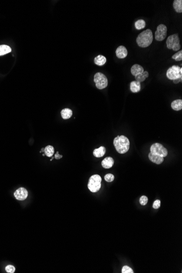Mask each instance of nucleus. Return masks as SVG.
I'll list each match as a JSON object with an SVG mask.
<instances>
[{
  "label": "nucleus",
  "instance_id": "obj_5",
  "mask_svg": "<svg viewBox=\"0 0 182 273\" xmlns=\"http://www.w3.org/2000/svg\"><path fill=\"white\" fill-rule=\"evenodd\" d=\"M94 81L96 87L99 90H103L108 86V78L104 74L100 72L95 74Z\"/></svg>",
  "mask_w": 182,
  "mask_h": 273
},
{
  "label": "nucleus",
  "instance_id": "obj_17",
  "mask_svg": "<svg viewBox=\"0 0 182 273\" xmlns=\"http://www.w3.org/2000/svg\"><path fill=\"white\" fill-rule=\"evenodd\" d=\"M171 108L175 111H180L182 109V99H177L173 101L171 104Z\"/></svg>",
  "mask_w": 182,
  "mask_h": 273
},
{
  "label": "nucleus",
  "instance_id": "obj_26",
  "mask_svg": "<svg viewBox=\"0 0 182 273\" xmlns=\"http://www.w3.org/2000/svg\"><path fill=\"white\" fill-rule=\"evenodd\" d=\"M104 179H105L106 181H108V182H111V181H114L115 176H114L113 174L108 173V174L106 175L105 176H104Z\"/></svg>",
  "mask_w": 182,
  "mask_h": 273
},
{
  "label": "nucleus",
  "instance_id": "obj_3",
  "mask_svg": "<svg viewBox=\"0 0 182 273\" xmlns=\"http://www.w3.org/2000/svg\"><path fill=\"white\" fill-rule=\"evenodd\" d=\"M101 178L99 175H93L89 179L88 188L92 193H97L101 188Z\"/></svg>",
  "mask_w": 182,
  "mask_h": 273
},
{
  "label": "nucleus",
  "instance_id": "obj_8",
  "mask_svg": "<svg viewBox=\"0 0 182 273\" xmlns=\"http://www.w3.org/2000/svg\"><path fill=\"white\" fill-rule=\"evenodd\" d=\"M167 36V27L164 24H160L157 27L155 33V39L157 41L164 40Z\"/></svg>",
  "mask_w": 182,
  "mask_h": 273
},
{
  "label": "nucleus",
  "instance_id": "obj_16",
  "mask_svg": "<svg viewBox=\"0 0 182 273\" xmlns=\"http://www.w3.org/2000/svg\"><path fill=\"white\" fill-rule=\"evenodd\" d=\"M95 63L97 65L102 66L104 65L106 62V58L105 56L99 55L95 58Z\"/></svg>",
  "mask_w": 182,
  "mask_h": 273
},
{
  "label": "nucleus",
  "instance_id": "obj_14",
  "mask_svg": "<svg viewBox=\"0 0 182 273\" xmlns=\"http://www.w3.org/2000/svg\"><path fill=\"white\" fill-rule=\"evenodd\" d=\"M130 88H131V91L133 93H137V92H139L141 90L140 83L136 81H132L130 85Z\"/></svg>",
  "mask_w": 182,
  "mask_h": 273
},
{
  "label": "nucleus",
  "instance_id": "obj_28",
  "mask_svg": "<svg viewBox=\"0 0 182 273\" xmlns=\"http://www.w3.org/2000/svg\"><path fill=\"white\" fill-rule=\"evenodd\" d=\"M5 270L7 273H14L16 271V268L12 265H8L5 268Z\"/></svg>",
  "mask_w": 182,
  "mask_h": 273
},
{
  "label": "nucleus",
  "instance_id": "obj_1",
  "mask_svg": "<svg viewBox=\"0 0 182 273\" xmlns=\"http://www.w3.org/2000/svg\"><path fill=\"white\" fill-rule=\"evenodd\" d=\"M113 145L116 150L120 154L126 153L130 148V141L127 137L123 135L116 137L113 140Z\"/></svg>",
  "mask_w": 182,
  "mask_h": 273
},
{
  "label": "nucleus",
  "instance_id": "obj_27",
  "mask_svg": "<svg viewBox=\"0 0 182 273\" xmlns=\"http://www.w3.org/2000/svg\"><path fill=\"white\" fill-rule=\"evenodd\" d=\"M122 273H134V271L129 266H125L122 269Z\"/></svg>",
  "mask_w": 182,
  "mask_h": 273
},
{
  "label": "nucleus",
  "instance_id": "obj_29",
  "mask_svg": "<svg viewBox=\"0 0 182 273\" xmlns=\"http://www.w3.org/2000/svg\"><path fill=\"white\" fill-rule=\"evenodd\" d=\"M160 204H161V201H160L159 199H157V200H155V201L154 202V203H153V208H154V209H157L158 208H160Z\"/></svg>",
  "mask_w": 182,
  "mask_h": 273
},
{
  "label": "nucleus",
  "instance_id": "obj_20",
  "mask_svg": "<svg viewBox=\"0 0 182 273\" xmlns=\"http://www.w3.org/2000/svg\"><path fill=\"white\" fill-rule=\"evenodd\" d=\"M11 51V47L7 45H0V56L5 55Z\"/></svg>",
  "mask_w": 182,
  "mask_h": 273
},
{
  "label": "nucleus",
  "instance_id": "obj_7",
  "mask_svg": "<svg viewBox=\"0 0 182 273\" xmlns=\"http://www.w3.org/2000/svg\"><path fill=\"white\" fill-rule=\"evenodd\" d=\"M150 150L152 154L160 157H166L168 154V151L166 148H165L162 144L159 143H155L151 145Z\"/></svg>",
  "mask_w": 182,
  "mask_h": 273
},
{
  "label": "nucleus",
  "instance_id": "obj_23",
  "mask_svg": "<svg viewBox=\"0 0 182 273\" xmlns=\"http://www.w3.org/2000/svg\"><path fill=\"white\" fill-rule=\"evenodd\" d=\"M135 28L137 29H141L146 26V22L144 20L140 19L136 21L135 23Z\"/></svg>",
  "mask_w": 182,
  "mask_h": 273
},
{
  "label": "nucleus",
  "instance_id": "obj_15",
  "mask_svg": "<svg viewBox=\"0 0 182 273\" xmlns=\"http://www.w3.org/2000/svg\"><path fill=\"white\" fill-rule=\"evenodd\" d=\"M106 153V149L104 146H101L99 148L95 149L93 151V155L96 158H101L103 157Z\"/></svg>",
  "mask_w": 182,
  "mask_h": 273
},
{
  "label": "nucleus",
  "instance_id": "obj_18",
  "mask_svg": "<svg viewBox=\"0 0 182 273\" xmlns=\"http://www.w3.org/2000/svg\"><path fill=\"white\" fill-rule=\"evenodd\" d=\"M61 116L63 119H70L73 115V111L69 109L65 108L61 111Z\"/></svg>",
  "mask_w": 182,
  "mask_h": 273
},
{
  "label": "nucleus",
  "instance_id": "obj_19",
  "mask_svg": "<svg viewBox=\"0 0 182 273\" xmlns=\"http://www.w3.org/2000/svg\"><path fill=\"white\" fill-rule=\"evenodd\" d=\"M173 8L175 11L178 13L182 12V0H175L173 2Z\"/></svg>",
  "mask_w": 182,
  "mask_h": 273
},
{
  "label": "nucleus",
  "instance_id": "obj_21",
  "mask_svg": "<svg viewBox=\"0 0 182 273\" xmlns=\"http://www.w3.org/2000/svg\"><path fill=\"white\" fill-rule=\"evenodd\" d=\"M149 76V72L147 71H144L141 74L138 75L137 76H135V79L136 81H138L139 83L142 82L146 80L147 78H148Z\"/></svg>",
  "mask_w": 182,
  "mask_h": 273
},
{
  "label": "nucleus",
  "instance_id": "obj_6",
  "mask_svg": "<svg viewBox=\"0 0 182 273\" xmlns=\"http://www.w3.org/2000/svg\"><path fill=\"white\" fill-rule=\"evenodd\" d=\"M166 76L172 80L182 78V68L178 65H173L169 68L166 72Z\"/></svg>",
  "mask_w": 182,
  "mask_h": 273
},
{
  "label": "nucleus",
  "instance_id": "obj_10",
  "mask_svg": "<svg viewBox=\"0 0 182 273\" xmlns=\"http://www.w3.org/2000/svg\"><path fill=\"white\" fill-rule=\"evenodd\" d=\"M116 56L118 58H126V57L128 55V51L126 49V47L124 46L121 45L119 47H117L116 51Z\"/></svg>",
  "mask_w": 182,
  "mask_h": 273
},
{
  "label": "nucleus",
  "instance_id": "obj_12",
  "mask_svg": "<svg viewBox=\"0 0 182 273\" xmlns=\"http://www.w3.org/2000/svg\"><path fill=\"white\" fill-rule=\"evenodd\" d=\"M149 159L152 163H156L157 165H160V164L162 163V162L164 161V160L163 157H160V156H158V155L153 154L151 153H149Z\"/></svg>",
  "mask_w": 182,
  "mask_h": 273
},
{
  "label": "nucleus",
  "instance_id": "obj_31",
  "mask_svg": "<svg viewBox=\"0 0 182 273\" xmlns=\"http://www.w3.org/2000/svg\"><path fill=\"white\" fill-rule=\"evenodd\" d=\"M182 78H177V79H175V80H173V83H179L180 82H182Z\"/></svg>",
  "mask_w": 182,
  "mask_h": 273
},
{
  "label": "nucleus",
  "instance_id": "obj_24",
  "mask_svg": "<svg viewBox=\"0 0 182 273\" xmlns=\"http://www.w3.org/2000/svg\"><path fill=\"white\" fill-rule=\"evenodd\" d=\"M172 58L174 59L176 61H180L182 60V51L180 50L179 51L177 52L176 54L173 55L172 56Z\"/></svg>",
  "mask_w": 182,
  "mask_h": 273
},
{
  "label": "nucleus",
  "instance_id": "obj_13",
  "mask_svg": "<svg viewBox=\"0 0 182 273\" xmlns=\"http://www.w3.org/2000/svg\"><path fill=\"white\" fill-rule=\"evenodd\" d=\"M144 72V68L141 65L135 64L131 68V73L134 76H137Z\"/></svg>",
  "mask_w": 182,
  "mask_h": 273
},
{
  "label": "nucleus",
  "instance_id": "obj_9",
  "mask_svg": "<svg viewBox=\"0 0 182 273\" xmlns=\"http://www.w3.org/2000/svg\"><path fill=\"white\" fill-rule=\"evenodd\" d=\"M14 195L16 199L19 201H24L26 199L28 196V191L25 188H19L14 193Z\"/></svg>",
  "mask_w": 182,
  "mask_h": 273
},
{
  "label": "nucleus",
  "instance_id": "obj_22",
  "mask_svg": "<svg viewBox=\"0 0 182 273\" xmlns=\"http://www.w3.org/2000/svg\"><path fill=\"white\" fill-rule=\"evenodd\" d=\"M55 150H54V147H52V145H47L45 148H44V153L45 155H47L48 157H51L53 156Z\"/></svg>",
  "mask_w": 182,
  "mask_h": 273
},
{
  "label": "nucleus",
  "instance_id": "obj_30",
  "mask_svg": "<svg viewBox=\"0 0 182 273\" xmlns=\"http://www.w3.org/2000/svg\"><path fill=\"white\" fill-rule=\"evenodd\" d=\"M62 155H61L59 154V152H57L56 154H55V158H56V159H61V158H62Z\"/></svg>",
  "mask_w": 182,
  "mask_h": 273
},
{
  "label": "nucleus",
  "instance_id": "obj_25",
  "mask_svg": "<svg viewBox=\"0 0 182 273\" xmlns=\"http://www.w3.org/2000/svg\"><path fill=\"white\" fill-rule=\"evenodd\" d=\"M148 201H149V199L146 196H142L140 198V204H141L142 206L146 205L148 203Z\"/></svg>",
  "mask_w": 182,
  "mask_h": 273
},
{
  "label": "nucleus",
  "instance_id": "obj_11",
  "mask_svg": "<svg viewBox=\"0 0 182 273\" xmlns=\"http://www.w3.org/2000/svg\"><path fill=\"white\" fill-rule=\"evenodd\" d=\"M114 164V160L111 157H106L101 162V165L104 168H110Z\"/></svg>",
  "mask_w": 182,
  "mask_h": 273
},
{
  "label": "nucleus",
  "instance_id": "obj_2",
  "mask_svg": "<svg viewBox=\"0 0 182 273\" xmlns=\"http://www.w3.org/2000/svg\"><path fill=\"white\" fill-rule=\"evenodd\" d=\"M153 40V33L151 29L142 32L136 38L137 45L140 47H146L151 45Z\"/></svg>",
  "mask_w": 182,
  "mask_h": 273
},
{
  "label": "nucleus",
  "instance_id": "obj_4",
  "mask_svg": "<svg viewBox=\"0 0 182 273\" xmlns=\"http://www.w3.org/2000/svg\"><path fill=\"white\" fill-rule=\"evenodd\" d=\"M180 43V39L178 34H174L169 36L167 39V47L169 49L173 50L175 51H179L181 47Z\"/></svg>",
  "mask_w": 182,
  "mask_h": 273
}]
</instances>
